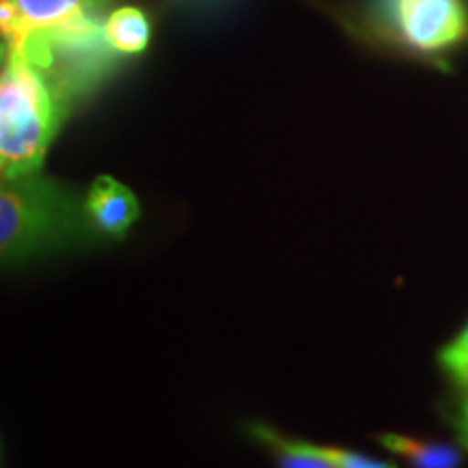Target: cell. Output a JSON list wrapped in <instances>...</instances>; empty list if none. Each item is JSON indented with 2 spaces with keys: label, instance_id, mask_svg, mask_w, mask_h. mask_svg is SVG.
<instances>
[{
  "label": "cell",
  "instance_id": "6da1fadb",
  "mask_svg": "<svg viewBox=\"0 0 468 468\" xmlns=\"http://www.w3.org/2000/svg\"><path fill=\"white\" fill-rule=\"evenodd\" d=\"M90 226L85 204L57 180H0V265L83 241Z\"/></svg>",
  "mask_w": 468,
  "mask_h": 468
},
{
  "label": "cell",
  "instance_id": "7a4b0ae2",
  "mask_svg": "<svg viewBox=\"0 0 468 468\" xmlns=\"http://www.w3.org/2000/svg\"><path fill=\"white\" fill-rule=\"evenodd\" d=\"M63 113L37 69L9 50L0 69V180L42 169Z\"/></svg>",
  "mask_w": 468,
  "mask_h": 468
},
{
  "label": "cell",
  "instance_id": "3957f363",
  "mask_svg": "<svg viewBox=\"0 0 468 468\" xmlns=\"http://www.w3.org/2000/svg\"><path fill=\"white\" fill-rule=\"evenodd\" d=\"M368 11L386 37L414 55H442L468 37L464 0H368Z\"/></svg>",
  "mask_w": 468,
  "mask_h": 468
},
{
  "label": "cell",
  "instance_id": "277c9868",
  "mask_svg": "<svg viewBox=\"0 0 468 468\" xmlns=\"http://www.w3.org/2000/svg\"><path fill=\"white\" fill-rule=\"evenodd\" d=\"M113 0H0V37L14 48L33 31L104 17Z\"/></svg>",
  "mask_w": 468,
  "mask_h": 468
},
{
  "label": "cell",
  "instance_id": "5b68a950",
  "mask_svg": "<svg viewBox=\"0 0 468 468\" xmlns=\"http://www.w3.org/2000/svg\"><path fill=\"white\" fill-rule=\"evenodd\" d=\"M85 213L98 232L122 239L139 219V202L124 185L109 176H101L87 193Z\"/></svg>",
  "mask_w": 468,
  "mask_h": 468
},
{
  "label": "cell",
  "instance_id": "8992f818",
  "mask_svg": "<svg viewBox=\"0 0 468 468\" xmlns=\"http://www.w3.org/2000/svg\"><path fill=\"white\" fill-rule=\"evenodd\" d=\"M150 20L142 9L120 7L104 20V37L120 55H139L150 44Z\"/></svg>",
  "mask_w": 468,
  "mask_h": 468
},
{
  "label": "cell",
  "instance_id": "52a82bcc",
  "mask_svg": "<svg viewBox=\"0 0 468 468\" xmlns=\"http://www.w3.org/2000/svg\"><path fill=\"white\" fill-rule=\"evenodd\" d=\"M256 436L262 442L276 452L278 464L289 468H335V460H332L330 447H317V444L302 442V441H289V438L280 436L278 431L269 430L265 425L251 427Z\"/></svg>",
  "mask_w": 468,
  "mask_h": 468
},
{
  "label": "cell",
  "instance_id": "ba28073f",
  "mask_svg": "<svg viewBox=\"0 0 468 468\" xmlns=\"http://www.w3.org/2000/svg\"><path fill=\"white\" fill-rule=\"evenodd\" d=\"M388 452L406 458L410 464L423 466V468H447L460 464V453L449 444L436 442H420L414 438L399 436V434H384L379 438Z\"/></svg>",
  "mask_w": 468,
  "mask_h": 468
},
{
  "label": "cell",
  "instance_id": "9c48e42d",
  "mask_svg": "<svg viewBox=\"0 0 468 468\" xmlns=\"http://www.w3.org/2000/svg\"><path fill=\"white\" fill-rule=\"evenodd\" d=\"M441 365L460 388L468 390V325L452 345L441 351Z\"/></svg>",
  "mask_w": 468,
  "mask_h": 468
},
{
  "label": "cell",
  "instance_id": "30bf717a",
  "mask_svg": "<svg viewBox=\"0 0 468 468\" xmlns=\"http://www.w3.org/2000/svg\"><path fill=\"white\" fill-rule=\"evenodd\" d=\"M332 460H335V468H390L393 464L390 462H379L371 455L362 453H351L345 452V449L330 447Z\"/></svg>",
  "mask_w": 468,
  "mask_h": 468
},
{
  "label": "cell",
  "instance_id": "8fae6325",
  "mask_svg": "<svg viewBox=\"0 0 468 468\" xmlns=\"http://www.w3.org/2000/svg\"><path fill=\"white\" fill-rule=\"evenodd\" d=\"M458 434H460V442L468 449V395L464 403H462V412H460V420H458Z\"/></svg>",
  "mask_w": 468,
  "mask_h": 468
},
{
  "label": "cell",
  "instance_id": "7c38bea8",
  "mask_svg": "<svg viewBox=\"0 0 468 468\" xmlns=\"http://www.w3.org/2000/svg\"><path fill=\"white\" fill-rule=\"evenodd\" d=\"M7 44H0V63H5V58H7Z\"/></svg>",
  "mask_w": 468,
  "mask_h": 468
}]
</instances>
